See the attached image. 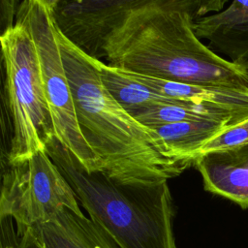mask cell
<instances>
[{
    "label": "cell",
    "instance_id": "obj_1",
    "mask_svg": "<svg viewBox=\"0 0 248 248\" xmlns=\"http://www.w3.org/2000/svg\"><path fill=\"white\" fill-rule=\"evenodd\" d=\"M224 0H140L105 44L109 65L158 79L248 91V72L202 43L193 22Z\"/></svg>",
    "mask_w": 248,
    "mask_h": 248
},
{
    "label": "cell",
    "instance_id": "obj_2",
    "mask_svg": "<svg viewBox=\"0 0 248 248\" xmlns=\"http://www.w3.org/2000/svg\"><path fill=\"white\" fill-rule=\"evenodd\" d=\"M56 35L80 132L104 172L119 183L150 185L174 178L194 165L173 157L153 129L136 120L110 96L95 59L57 29Z\"/></svg>",
    "mask_w": 248,
    "mask_h": 248
},
{
    "label": "cell",
    "instance_id": "obj_3",
    "mask_svg": "<svg viewBox=\"0 0 248 248\" xmlns=\"http://www.w3.org/2000/svg\"><path fill=\"white\" fill-rule=\"evenodd\" d=\"M45 150L89 218L119 248H177L173 232L175 210L168 181L123 184L103 170L87 171L55 136L47 140Z\"/></svg>",
    "mask_w": 248,
    "mask_h": 248
},
{
    "label": "cell",
    "instance_id": "obj_4",
    "mask_svg": "<svg viewBox=\"0 0 248 248\" xmlns=\"http://www.w3.org/2000/svg\"><path fill=\"white\" fill-rule=\"evenodd\" d=\"M0 42L5 72L2 102L13 127L7 163H15L45 150L54 128L36 46L24 20L16 16L15 25L1 33Z\"/></svg>",
    "mask_w": 248,
    "mask_h": 248
},
{
    "label": "cell",
    "instance_id": "obj_5",
    "mask_svg": "<svg viewBox=\"0 0 248 248\" xmlns=\"http://www.w3.org/2000/svg\"><path fill=\"white\" fill-rule=\"evenodd\" d=\"M16 16L28 26L36 46L54 136L87 171L102 170L101 163L85 141L77 120L73 93L51 16L50 0L21 1Z\"/></svg>",
    "mask_w": 248,
    "mask_h": 248
},
{
    "label": "cell",
    "instance_id": "obj_6",
    "mask_svg": "<svg viewBox=\"0 0 248 248\" xmlns=\"http://www.w3.org/2000/svg\"><path fill=\"white\" fill-rule=\"evenodd\" d=\"M1 170L0 216L14 219L18 235L52 220L64 209L84 215L76 193L46 150L1 165Z\"/></svg>",
    "mask_w": 248,
    "mask_h": 248
},
{
    "label": "cell",
    "instance_id": "obj_7",
    "mask_svg": "<svg viewBox=\"0 0 248 248\" xmlns=\"http://www.w3.org/2000/svg\"><path fill=\"white\" fill-rule=\"evenodd\" d=\"M140 0H50L57 31L82 53L106 58L105 44Z\"/></svg>",
    "mask_w": 248,
    "mask_h": 248
},
{
    "label": "cell",
    "instance_id": "obj_8",
    "mask_svg": "<svg viewBox=\"0 0 248 248\" xmlns=\"http://www.w3.org/2000/svg\"><path fill=\"white\" fill-rule=\"evenodd\" d=\"M18 236L20 248H119L89 217L69 209L26 229Z\"/></svg>",
    "mask_w": 248,
    "mask_h": 248
},
{
    "label": "cell",
    "instance_id": "obj_9",
    "mask_svg": "<svg viewBox=\"0 0 248 248\" xmlns=\"http://www.w3.org/2000/svg\"><path fill=\"white\" fill-rule=\"evenodd\" d=\"M193 166L206 191L248 208V142L202 154Z\"/></svg>",
    "mask_w": 248,
    "mask_h": 248
},
{
    "label": "cell",
    "instance_id": "obj_10",
    "mask_svg": "<svg viewBox=\"0 0 248 248\" xmlns=\"http://www.w3.org/2000/svg\"><path fill=\"white\" fill-rule=\"evenodd\" d=\"M193 30L215 53L243 68L248 65V1H232L221 12L196 19Z\"/></svg>",
    "mask_w": 248,
    "mask_h": 248
},
{
    "label": "cell",
    "instance_id": "obj_11",
    "mask_svg": "<svg viewBox=\"0 0 248 248\" xmlns=\"http://www.w3.org/2000/svg\"><path fill=\"white\" fill-rule=\"evenodd\" d=\"M125 73L135 80L166 97L225 109L243 119L248 117V91L173 82L129 72Z\"/></svg>",
    "mask_w": 248,
    "mask_h": 248
},
{
    "label": "cell",
    "instance_id": "obj_12",
    "mask_svg": "<svg viewBox=\"0 0 248 248\" xmlns=\"http://www.w3.org/2000/svg\"><path fill=\"white\" fill-rule=\"evenodd\" d=\"M100 78L110 96L132 116L152 106L184 103L161 95L129 77L125 72L95 59ZM189 103V102H188Z\"/></svg>",
    "mask_w": 248,
    "mask_h": 248
},
{
    "label": "cell",
    "instance_id": "obj_13",
    "mask_svg": "<svg viewBox=\"0 0 248 248\" xmlns=\"http://www.w3.org/2000/svg\"><path fill=\"white\" fill-rule=\"evenodd\" d=\"M230 125L232 124L221 121H197L156 126L151 129L159 135L173 157L194 162L200 149Z\"/></svg>",
    "mask_w": 248,
    "mask_h": 248
},
{
    "label": "cell",
    "instance_id": "obj_14",
    "mask_svg": "<svg viewBox=\"0 0 248 248\" xmlns=\"http://www.w3.org/2000/svg\"><path fill=\"white\" fill-rule=\"evenodd\" d=\"M133 117L148 128L197 121H221L235 124L243 120L228 110L188 102L155 105L135 113Z\"/></svg>",
    "mask_w": 248,
    "mask_h": 248
},
{
    "label": "cell",
    "instance_id": "obj_15",
    "mask_svg": "<svg viewBox=\"0 0 248 248\" xmlns=\"http://www.w3.org/2000/svg\"><path fill=\"white\" fill-rule=\"evenodd\" d=\"M246 142H248V117L238 123L228 126L211 139L200 149L196 158L204 153L234 147Z\"/></svg>",
    "mask_w": 248,
    "mask_h": 248
},
{
    "label": "cell",
    "instance_id": "obj_16",
    "mask_svg": "<svg viewBox=\"0 0 248 248\" xmlns=\"http://www.w3.org/2000/svg\"><path fill=\"white\" fill-rule=\"evenodd\" d=\"M0 227L1 248H20V240L15 229L14 219L10 216H0Z\"/></svg>",
    "mask_w": 248,
    "mask_h": 248
},
{
    "label": "cell",
    "instance_id": "obj_17",
    "mask_svg": "<svg viewBox=\"0 0 248 248\" xmlns=\"http://www.w3.org/2000/svg\"><path fill=\"white\" fill-rule=\"evenodd\" d=\"M20 2L13 0L1 1V31L4 32L12 28L16 23L17 9Z\"/></svg>",
    "mask_w": 248,
    "mask_h": 248
},
{
    "label": "cell",
    "instance_id": "obj_18",
    "mask_svg": "<svg viewBox=\"0 0 248 248\" xmlns=\"http://www.w3.org/2000/svg\"><path fill=\"white\" fill-rule=\"evenodd\" d=\"M245 69H246V71H247V72H248V65H247V66H246V67H245Z\"/></svg>",
    "mask_w": 248,
    "mask_h": 248
}]
</instances>
